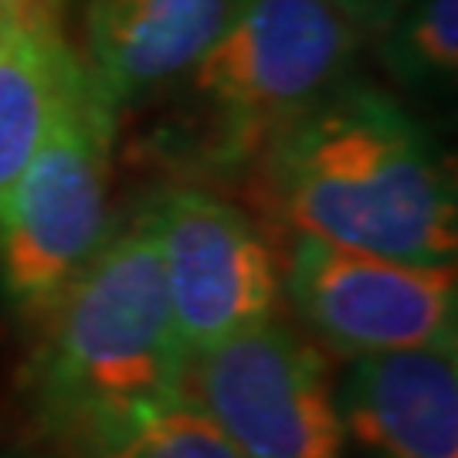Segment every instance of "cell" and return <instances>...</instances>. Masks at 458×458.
<instances>
[{"label":"cell","mask_w":458,"mask_h":458,"mask_svg":"<svg viewBox=\"0 0 458 458\" xmlns=\"http://www.w3.org/2000/svg\"><path fill=\"white\" fill-rule=\"evenodd\" d=\"M79 458H245L191 404L174 401Z\"/></svg>","instance_id":"7c38bea8"},{"label":"cell","mask_w":458,"mask_h":458,"mask_svg":"<svg viewBox=\"0 0 458 458\" xmlns=\"http://www.w3.org/2000/svg\"><path fill=\"white\" fill-rule=\"evenodd\" d=\"M21 394L72 458L183 397V350L147 204L109 228L92 262L31 323Z\"/></svg>","instance_id":"7a4b0ae2"},{"label":"cell","mask_w":458,"mask_h":458,"mask_svg":"<svg viewBox=\"0 0 458 458\" xmlns=\"http://www.w3.org/2000/svg\"><path fill=\"white\" fill-rule=\"evenodd\" d=\"M344 458H458V344L346 360Z\"/></svg>","instance_id":"ba28073f"},{"label":"cell","mask_w":458,"mask_h":458,"mask_svg":"<svg viewBox=\"0 0 458 458\" xmlns=\"http://www.w3.org/2000/svg\"><path fill=\"white\" fill-rule=\"evenodd\" d=\"M377 62L411 92H445L458 75V0H408L374 34Z\"/></svg>","instance_id":"8fae6325"},{"label":"cell","mask_w":458,"mask_h":458,"mask_svg":"<svg viewBox=\"0 0 458 458\" xmlns=\"http://www.w3.org/2000/svg\"><path fill=\"white\" fill-rule=\"evenodd\" d=\"M0 458H34V455H24V452H0Z\"/></svg>","instance_id":"5bb4252c"},{"label":"cell","mask_w":458,"mask_h":458,"mask_svg":"<svg viewBox=\"0 0 458 458\" xmlns=\"http://www.w3.org/2000/svg\"><path fill=\"white\" fill-rule=\"evenodd\" d=\"M282 293L299 329L340 360L455 344V262H408L293 234Z\"/></svg>","instance_id":"8992f818"},{"label":"cell","mask_w":458,"mask_h":458,"mask_svg":"<svg viewBox=\"0 0 458 458\" xmlns=\"http://www.w3.org/2000/svg\"><path fill=\"white\" fill-rule=\"evenodd\" d=\"M143 204L187 357L278 316L282 248L255 214L200 183H170Z\"/></svg>","instance_id":"52a82bcc"},{"label":"cell","mask_w":458,"mask_h":458,"mask_svg":"<svg viewBox=\"0 0 458 458\" xmlns=\"http://www.w3.org/2000/svg\"><path fill=\"white\" fill-rule=\"evenodd\" d=\"M329 4L340 7L367 38H374L408 0H329Z\"/></svg>","instance_id":"4fadbf2b"},{"label":"cell","mask_w":458,"mask_h":458,"mask_svg":"<svg viewBox=\"0 0 458 458\" xmlns=\"http://www.w3.org/2000/svg\"><path fill=\"white\" fill-rule=\"evenodd\" d=\"M58 7L62 0H0V217L75 58Z\"/></svg>","instance_id":"30bf717a"},{"label":"cell","mask_w":458,"mask_h":458,"mask_svg":"<svg viewBox=\"0 0 458 458\" xmlns=\"http://www.w3.org/2000/svg\"><path fill=\"white\" fill-rule=\"evenodd\" d=\"M370 38L329 0H238L177 82L153 157L187 177L251 174L265 147L340 85Z\"/></svg>","instance_id":"3957f363"},{"label":"cell","mask_w":458,"mask_h":458,"mask_svg":"<svg viewBox=\"0 0 458 458\" xmlns=\"http://www.w3.org/2000/svg\"><path fill=\"white\" fill-rule=\"evenodd\" d=\"M119 115L75 51L45 140L0 217V299L24 323L65 293L113 228Z\"/></svg>","instance_id":"277c9868"},{"label":"cell","mask_w":458,"mask_h":458,"mask_svg":"<svg viewBox=\"0 0 458 458\" xmlns=\"http://www.w3.org/2000/svg\"><path fill=\"white\" fill-rule=\"evenodd\" d=\"M251 170L289 234L408 262H455L452 164L380 85L346 75L295 115Z\"/></svg>","instance_id":"6da1fadb"},{"label":"cell","mask_w":458,"mask_h":458,"mask_svg":"<svg viewBox=\"0 0 458 458\" xmlns=\"http://www.w3.org/2000/svg\"><path fill=\"white\" fill-rule=\"evenodd\" d=\"M183 401L245 458H344L329 353L282 316L191 353Z\"/></svg>","instance_id":"5b68a950"},{"label":"cell","mask_w":458,"mask_h":458,"mask_svg":"<svg viewBox=\"0 0 458 458\" xmlns=\"http://www.w3.org/2000/svg\"><path fill=\"white\" fill-rule=\"evenodd\" d=\"M238 0H85V65L115 109L181 79L228 24Z\"/></svg>","instance_id":"9c48e42d"}]
</instances>
